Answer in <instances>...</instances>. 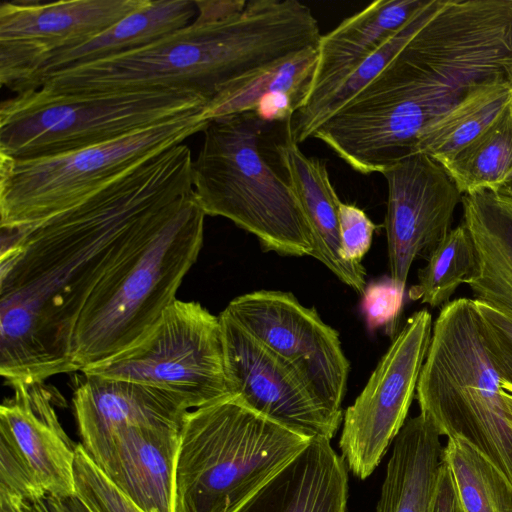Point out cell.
Segmentation results:
<instances>
[{"mask_svg":"<svg viewBox=\"0 0 512 512\" xmlns=\"http://www.w3.org/2000/svg\"><path fill=\"white\" fill-rule=\"evenodd\" d=\"M512 103V85L503 75L469 85L460 99L420 134L412 154L438 163L463 149L489 129Z\"/></svg>","mask_w":512,"mask_h":512,"instance_id":"obj_27","label":"cell"},{"mask_svg":"<svg viewBox=\"0 0 512 512\" xmlns=\"http://www.w3.org/2000/svg\"><path fill=\"white\" fill-rule=\"evenodd\" d=\"M73 406L81 444L86 451L123 426L180 430L189 411L179 399L163 390L95 376H85L76 387Z\"/></svg>","mask_w":512,"mask_h":512,"instance_id":"obj_19","label":"cell"},{"mask_svg":"<svg viewBox=\"0 0 512 512\" xmlns=\"http://www.w3.org/2000/svg\"><path fill=\"white\" fill-rule=\"evenodd\" d=\"M338 213L343 258L351 263H361L378 226L355 204L340 201Z\"/></svg>","mask_w":512,"mask_h":512,"instance_id":"obj_34","label":"cell"},{"mask_svg":"<svg viewBox=\"0 0 512 512\" xmlns=\"http://www.w3.org/2000/svg\"><path fill=\"white\" fill-rule=\"evenodd\" d=\"M461 203L476 254L465 284L474 300L512 317V191L467 194Z\"/></svg>","mask_w":512,"mask_h":512,"instance_id":"obj_22","label":"cell"},{"mask_svg":"<svg viewBox=\"0 0 512 512\" xmlns=\"http://www.w3.org/2000/svg\"><path fill=\"white\" fill-rule=\"evenodd\" d=\"M266 124L254 112L208 122L192 165L195 196L206 215L229 219L265 250L311 256L313 238L300 201L261 151Z\"/></svg>","mask_w":512,"mask_h":512,"instance_id":"obj_5","label":"cell"},{"mask_svg":"<svg viewBox=\"0 0 512 512\" xmlns=\"http://www.w3.org/2000/svg\"><path fill=\"white\" fill-rule=\"evenodd\" d=\"M464 91L430 75L400 50L311 138L361 174L382 173L411 155L422 131Z\"/></svg>","mask_w":512,"mask_h":512,"instance_id":"obj_9","label":"cell"},{"mask_svg":"<svg viewBox=\"0 0 512 512\" xmlns=\"http://www.w3.org/2000/svg\"><path fill=\"white\" fill-rule=\"evenodd\" d=\"M439 164L462 195L507 190L512 182V103L489 129Z\"/></svg>","mask_w":512,"mask_h":512,"instance_id":"obj_28","label":"cell"},{"mask_svg":"<svg viewBox=\"0 0 512 512\" xmlns=\"http://www.w3.org/2000/svg\"><path fill=\"white\" fill-rule=\"evenodd\" d=\"M403 295L404 289L390 276L366 285L362 294V311L370 331L395 323L402 307Z\"/></svg>","mask_w":512,"mask_h":512,"instance_id":"obj_33","label":"cell"},{"mask_svg":"<svg viewBox=\"0 0 512 512\" xmlns=\"http://www.w3.org/2000/svg\"><path fill=\"white\" fill-rule=\"evenodd\" d=\"M147 0H70L0 5V83L10 91L50 55L87 42Z\"/></svg>","mask_w":512,"mask_h":512,"instance_id":"obj_15","label":"cell"},{"mask_svg":"<svg viewBox=\"0 0 512 512\" xmlns=\"http://www.w3.org/2000/svg\"><path fill=\"white\" fill-rule=\"evenodd\" d=\"M481 333L502 381L512 388V317L474 300Z\"/></svg>","mask_w":512,"mask_h":512,"instance_id":"obj_32","label":"cell"},{"mask_svg":"<svg viewBox=\"0 0 512 512\" xmlns=\"http://www.w3.org/2000/svg\"><path fill=\"white\" fill-rule=\"evenodd\" d=\"M74 480L75 495L91 512H144L106 477L81 443L76 445Z\"/></svg>","mask_w":512,"mask_h":512,"instance_id":"obj_31","label":"cell"},{"mask_svg":"<svg viewBox=\"0 0 512 512\" xmlns=\"http://www.w3.org/2000/svg\"><path fill=\"white\" fill-rule=\"evenodd\" d=\"M80 372L163 390L189 410L230 395L219 316L195 301L176 299L140 340Z\"/></svg>","mask_w":512,"mask_h":512,"instance_id":"obj_10","label":"cell"},{"mask_svg":"<svg viewBox=\"0 0 512 512\" xmlns=\"http://www.w3.org/2000/svg\"><path fill=\"white\" fill-rule=\"evenodd\" d=\"M447 465L465 512H512V487L499 469L459 436L443 447Z\"/></svg>","mask_w":512,"mask_h":512,"instance_id":"obj_29","label":"cell"},{"mask_svg":"<svg viewBox=\"0 0 512 512\" xmlns=\"http://www.w3.org/2000/svg\"><path fill=\"white\" fill-rule=\"evenodd\" d=\"M347 465L330 440L312 439L237 512H346Z\"/></svg>","mask_w":512,"mask_h":512,"instance_id":"obj_21","label":"cell"},{"mask_svg":"<svg viewBox=\"0 0 512 512\" xmlns=\"http://www.w3.org/2000/svg\"><path fill=\"white\" fill-rule=\"evenodd\" d=\"M317 62L318 47H314L236 78L219 89L202 117L209 122L254 112L267 123L286 122L308 97Z\"/></svg>","mask_w":512,"mask_h":512,"instance_id":"obj_23","label":"cell"},{"mask_svg":"<svg viewBox=\"0 0 512 512\" xmlns=\"http://www.w3.org/2000/svg\"><path fill=\"white\" fill-rule=\"evenodd\" d=\"M309 441L232 395L189 410L179 431L176 512H237Z\"/></svg>","mask_w":512,"mask_h":512,"instance_id":"obj_4","label":"cell"},{"mask_svg":"<svg viewBox=\"0 0 512 512\" xmlns=\"http://www.w3.org/2000/svg\"><path fill=\"white\" fill-rule=\"evenodd\" d=\"M275 151L309 223L313 238L311 256L362 295L366 271L362 263H351L343 258L340 199L330 181L326 162L305 155L286 124L284 139L275 145Z\"/></svg>","mask_w":512,"mask_h":512,"instance_id":"obj_20","label":"cell"},{"mask_svg":"<svg viewBox=\"0 0 512 512\" xmlns=\"http://www.w3.org/2000/svg\"><path fill=\"white\" fill-rule=\"evenodd\" d=\"M381 174L387 185L390 278L405 289L413 262L427 260L450 232L463 195L444 168L425 154L409 155Z\"/></svg>","mask_w":512,"mask_h":512,"instance_id":"obj_16","label":"cell"},{"mask_svg":"<svg viewBox=\"0 0 512 512\" xmlns=\"http://www.w3.org/2000/svg\"><path fill=\"white\" fill-rule=\"evenodd\" d=\"M179 431L129 425L85 450L96 466L144 512H176Z\"/></svg>","mask_w":512,"mask_h":512,"instance_id":"obj_18","label":"cell"},{"mask_svg":"<svg viewBox=\"0 0 512 512\" xmlns=\"http://www.w3.org/2000/svg\"><path fill=\"white\" fill-rule=\"evenodd\" d=\"M501 395L512 423V388L504 381L501 382Z\"/></svg>","mask_w":512,"mask_h":512,"instance_id":"obj_38","label":"cell"},{"mask_svg":"<svg viewBox=\"0 0 512 512\" xmlns=\"http://www.w3.org/2000/svg\"><path fill=\"white\" fill-rule=\"evenodd\" d=\"M0 512H31V509L28 501L7 493H0Z\"/></svg>","mask_w":512,"mask_h":512,"instance_id":"obj_37","label":"cell"},{"mask_svg":"<svg viewBox=\"0 0 512 512\" xmlns=\"http://www.w3.org/2000/svg\"><path fill=\"white\" fill-rule=\"evenodd\" d=\"M425 2L377 0L322 35L312 87L305 102L317 98L341 81L401 29Z\"/></svg>","mask_w":512,"mask_h":512,"instance_id":"obj_25","label":"cell"},{"mask_svg":"<svg viewBox=\"0 0 512 512\" xmlns=\"http://www.w3.org/2000/svg\"><path fill=\"white\" fill-rule=\"evenodd\" d=\"M423 415L408 419L394 439L376 512H431L443 446Z\"/></svg>","mask_w":512,"mask_h":512,"instance_id":"obj_26","label":"cell"},{"mask_svg":"<svg viewBox=\"0 0 512 512\" xmlns=\"http://www.w3.org/2000/svg\"><path fill=\"white\" fill-rule=\"evenodd\" d=\"M320 38L311 9L297 0L250 1L241 13L222 20L197 10L190 24L173 33L51 73L34 89L58 95L185 91L209 103L227 83L317 47Z\"/></svg>","mask_w":512,"mask_h":512,"instance_id":"obj_2","label":"cell"},{"mask_svg":"<svg viewBox=\"0 0 512 512\" xmlns=\"http://www.w3.org/2000/svg\"><path fill=\"white\" fill-rule=\"evenodd\" d=\"M401 51L458 89L498 75L512 85V0H435Z\"/></svg>","mask_w":512,"mask_h":512,"instance_id":"obj_11","label":"cell"},{"mask_svg":"<svg viewBox=\"0 0 512 512\" xmlns=\"http://www.w3.org/2000/svg\"><path fill=\"white\" fill-rule=\"evenodd\" d=\"M203 111L68 154L15 160L0 155V228L43 222L85 201L159 153L203 132Z\"/></svg>","mask_w":512,"mask_h":512,"instance_id":"obj_8","label":"cell"},{"mask_svg":"<svg viewBox=\"0 0 512 512\" xmlns=\"http://www.w3.org/2000/svg\"><path fill=\"white\" fill-rule=\"evenodd\" d=\"M501 382L473 299L461 297L442 306L416 387L420 414L441 436L470 443L512 487V423Z\"/></svg>","mask_w":512,"mask_h":512,"instance_id":"obj_6","label":"cell"},{"mask_svg":"<svg viewBox=\"0 0 512 512\" xmlns=\"http://www.w3.org/2000/svg\"><path fill=\"white\" fill-rule=\"evenodd\" d=\"M185 91L58 95L41 89L0 105V155L29 160L98 146L138 130L205 110Z\"/></svg>","mask_w":512,"mask_h":512,"instance_id":"obj_7","label":"cell"},{"mask_svg":"<svg viewBox=\"0 0 512 512\" xmlns=\"http://www.w3.org/2000/svg\"><path fill=\"white\" fill-rule=\"evenodd\" d=\"M46 512H91L77 496L58 498L50 502Z\"/></svg>","mask_w":512,"mask_h":512,"instance_id":"obj_36","label":"cell"},{"mask_svg":"<svg viewBox=\"0 0 512 512\" xmlns=\"http://www.w3.org/2000/svg\"><path fill=\"white\" fill-rule=\"evenodd\" d=\"M229 394L308 440H331L343 414L331 411L272 351L225 310L219 315Z\"/></svg>","mask_w":512,"mask_h":512,"instance_id":"obj_14","label":"cell"},{"mask_svg":"<svg viewBox=\"0 0 512 512\" xmlns=\"http://www.w3.org/2000/svg\"><path fill=\"white\" fill-rule=\"evenodd\" d=\"M288 365L331 411L343 414L350 364L339 333L289 292L258 290L224 309Z\"/></svg>","mask_w":512,"mask_h":512,"instance_id":"obj_13","label":"cell"},{"mask_svg":"<svg viewBox=\"0 0 512 512\" xmlns=\"http://www.w3.org/2000/svg\"><path fill=\"white\" fill-rule=\"evenodd\" d=\"M432 328L428 310L413 313L343 414L341 456L359 479L374 472L406 422Z\"/></svg>","mask_w":512,"mask_h":512,"instance_id":"obj_12","label":"cell"},{"mask_svg":"<svg viewBox=\"0 0 512 512\" xmlns=\"http://www.w3.org/2000/svg\"><path fill=\"white\" fill-rule=\"evenodd\" d=\"M179 144L43 222L1 229L0 374L6 384L76 372L72 338L104 275L194 191Z\"/></svg>","mask_w":512,"mask_h":512,"instance_id":"obj_1","label":"cell"},{"mask_svg":"<svg viewBox=\"0 0 512 512\" xmlns=\"http://www.w3.org/2000/svg\"><path fill=\"white\" fill-rule=\"evenodd\" d=\"M476 261L475 247L466 226L451 229L418 272V283L410 297L431 307L450 302L456 289L472 274Z\"/></svg>","mask_w":512,"mask_h":512,"instance_id":"obj_30","label":"cell"},{"mask_svg":"<svg viewBox=\"0 0 512 512\" xmlns=\"http://www.w3.org/2000/svg\"><path fill=\"white\" fill-rule=\"evenodd\" d=\"M205 216L193 191L99 281L73 332L77 371L140 340L176 300L202 248Z\"/></svg>","mask_w":512,"mask_h":512,"instance_id":"obj_3","label":"cell"},{"mask_svg":"<svg viewBox=\"0 0 512 512\" xmlns=\"http://www.w3.org/2000/svg\"><path fill=\"white\" fill-rule=\"evenodd\" d=\"M196 15L195 0H147L142 7L103 33L47 57L13 92L33 90L42 78L51 73L142 47L187 26Z\"/></svg>","mask_w":512,"mask_h":512,"instance_id":"obj_24","label":"cell"},{"mask_svg":"<svg viewBox=\"0 0 512 512\" xmlns=\"http://www.w3.org/2000/svg\"><path fill=\"white\" fill-rule=\"evenodd\" d=\"M431 512H465L452 475L443 460Z\"/></svg>","mask_w":512,"mask_h":512,"instance_id":"obj_35","label":"cell"},{"mask_svg":"<svg viewBox=\"0 0 512 512\" xmlns=\"http://www.w3.org/2000/svg\"><path fill=\"white\" fill-rule=\"evenodd\" d=\"M12 389L0 406V441L12 447L46 496L75 495L76 445L56 412L60 395L45 382Z\"/></svg>","mask_w":512,"mask_h":512,"instance_id":"obj_17","label":"cell"}]
</instances>
